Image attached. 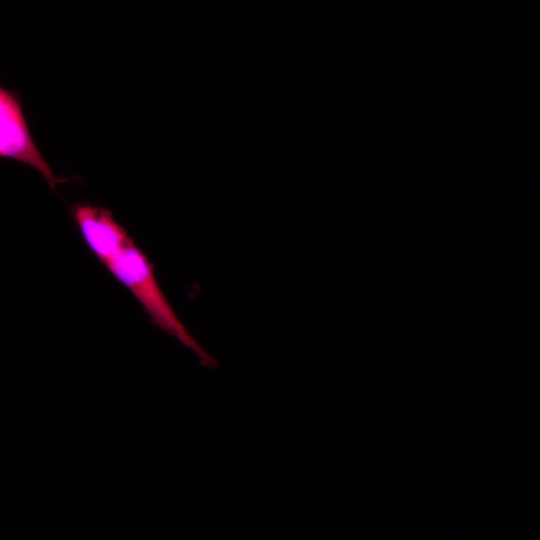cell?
<instances>
[{"label": "cell", "instance_id": "obj_1", "mask_svg": "<svg viewBox=\"0 0 540 540\" xmlns=\"http://www.w3.org/2000/svg\"><path fill=\"white\" fill-rule=\"evenodd\" d=\"M106 267L134 295L155 326L192 351L203 366L216 367L215 358L199 345L176 315L158 284L154 264L135 243Z\"/></svg>", "mask_w": 540, "mask_h": 540}, {"label": "cell", "instance_id": "obj_2", "mask_svg": "<svg viewBox=\"0 0 540 540\" xmlns=\"http://www.w3.org/2000/svg\"><path fill=\"white\" fill-rule=\"evenodd\" d=\"M0 156L17 160L36 169L50 189L74 178H59L40 153L33 140L22 111L21 96L13 90L0 87Z\"/></svg>", "mask_w": 540, "mask_h": 540}, {"label": "cell", "instance_id": "obj_3", "mask_svg": "<svg viewBox=\"0 0 540 540\" xmlns=\"http://www.w3.org/2000/svg\"><path fill=\"white\" fill-rule=\"evenodd\" d=\"M71 215L86 246L105 266L134 243L112 211L105 207L77 203L71 208Z\"/></svg>", "mask_w": 540, "mask_h": 540}]
</instances>
